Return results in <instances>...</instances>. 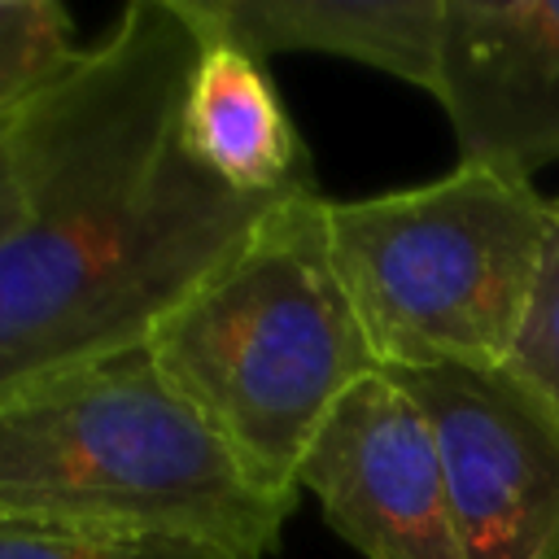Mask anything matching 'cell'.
Segmentation results:
<instances>
[{"instance_id": "cell-6", "label": "cell", "mask_w": 559, "mask_h": 559, "mask_svg": "<svg viewBox=\"0 0 559 559\" xmlns=\"http://www.w3.org/2000/svg\"><path fill=\"white\" fill-rule=\"evenodd\" d=\"M297 489L319 498L362 559H467L437 437L384 367L341 397L301 459Z\"/></svg>"}, {"instance_id": "cell-1", "label": "cell", "mask_w": 559, "mask_h": 559, "mask_svg": "<svg viewBox=\"0 0 559 559\" xmlns=\"http://www.w3.org/2000/svg\"><path fill=\"white\" fill-rule=\"evenodd\" d=\"M205 26L131 0L9 127L17 218L0 236V397L148 345L157 323L288 197H245L183 144ZM301 197V192H297Z\"/></svg>"}, {"instance_id": "cell-5", "label": "cell", "mask_w": 559, "mask_h": 559, "mask_svg": "<svg viewBox=\"0 0 559 559\" xmlns=\"http://www.w3.org/2000/svg\"><path fill=\"white\" fill-rule=\"evenodd\" d=\"M424 411L467 559H559V428L507 376L389 371Z\"/></svg>"}, {"instance_id": "cell-7", "label": "cell", "mask_w": 559, "mask_h": 559, "mask_svg": "<svg viewBox=\"0 0 559 559\" xmlns=\"http://www.w3.org/2000/svg\"><path fill=\"white\" fill-rule=\"evenodd\" d=\"M432 96L459 166L533 183L559 162V0H445Z\"/></svg>"}, {"instance_id": "cell-13", "label": "cell", "mask_w": 559, "mask_h": 559, "mask_svg": "<svg viewBox=\"0 0 559 559\" xmlns=\"http://www.w3.org/2000/svg\"><path fill=\"white\" fill-rule=\"evenodd\" d=\"M17 114V109H13ZM13 114L0 118V236L13 227L17 218V179H13V148H9V127H13Z\"/></svg>"}, {"instance_id": "cell-12", "label": "cell", "mask_w": 559, "mask_h": 559, "mask_svg": "<svg viewBox=\"0 0 559 559\" xmlns=\"http://www.w3.org/2000/svg\"><path fill=\"white\" fill-rule=\"evenodd\" d=\"M559 428V236L550 245V258L542 266V284L528 310V323L520 332V345L511 362L502 367Z\"/></svg>"}, {"instance_id": "cell-4", "label": "cell", "mask_w": 559, "mask_h": 559, "mask_svg": "<svg viewBox=\"0 0 559 559\" xmlns=\"http://www.w3.org/2000/svg\"><path fill=\"white\" fill-rule=\"evenodd\" d=\"M328 249L384 371H502L559 236V201L533 183L450 175L328 201Z\"/></svg>"}, {"instance_id": "cell-11", "label": "cell", "mask_w": 559, "mask_h": 559, "mask_svg": "<svg viewBox=\"0 0 559 559\" xmlns=\"http://www.w3.org/2000/svg\"><path fill=\"white\" fill-rule=\"evenodd\" d=\"M0 559H236L210 542L61 528L0 515Z\"/></svg>"}, {"instance_id": "cell-2", "label": "cell", "mask_w": 559, "mask_h": 559, "mask_svg": "<svg viewBox=\"0 0 559 559\" xmlns=\"http://www.w3.org/2000/svg\"><path fill=\"white\" fill-rule=\"evenodd\" d=\"M0 515L271 559L293 507L135 345L0 397Z\"/></svg>"}, {"instance_id": "cell-9", "label": "cell", "mask_w": 559, "mask_h": 559, "mask_svg": "<svg viewBox=\"0 0 559 559\" xmlns=\"http://www.w3.org/2000/svg\"><path fill=\"white\" fill-rule=\"evenodd\" d=\"M197 17L253 52H332L432 92L445 0H188Z\"/></svg>"}, {"instance_id": "cell-10", "label": "cell", "mask_w": 559, "mask_h": 559, "mask_svg": "<svg viewBox=\"0 0 559 559\" xmlns=\"http://www.w3.org/2000/svg\"><path fill=\"white\" fill-rule=\"evenodd\" d=\"M79 48L74 22L57 0H0V118L44 92Z\"/></svg>"}, {"instance_id": "cell-8", "label": "cell", "mask_w": 559, "mask_h": 559, "mask_svg": "<svg viewBox=\"0 0 559 559\" xmlns=\"http://www.w3.org/2000/svg\"><path fill=\"white\" fill-rule=\"evenodd\" d=\"M179 127H183L188 153L231 192H245V197L314 192L306 144L284 114V100L266 74V61L214 35L210 26L188 79Z\"/></svg>"}, {"instance_id": "cell-3", "label": "cell", "mask_w": 559, "mask_h": 559, "mask_svg": "<svg viewBox=\"0 0 559 559\" xmlns=\"http://www.w3.org/2000/svg\"><path fill=\"white\" fill-rule=\"evenodd\" d=\"M323 197L271 205L148 336L166 380L249 480L297 507V472L341 397L380 371L328 249Z\"/></svg>"}]
</instances>
